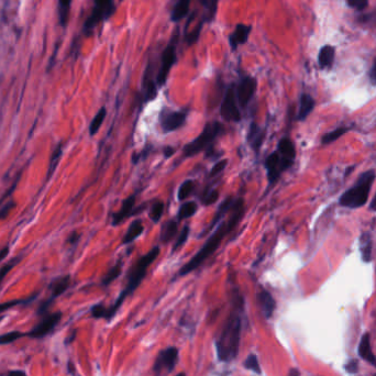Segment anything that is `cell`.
<instances>
[{"label":"cell","instance_id":"obj_25","mask_svg":"<svg viewBox=\"0 0 376 376\" xmlns=\"http://www.w3.org/2000/svg\"><path fill=\"white\" fill-rule=\"evenodd\" d=\"M359 354L367 362L375 363L374 355L372 353V349H371V339H369L368 334H364L363 337L361 338L360 341V346H359Z\"/></svg>","mask_w":376,"mask_h":376},{"label":"cell","instance_id":"obj_8","mask_svg":"<svg viewBox=\"0 0 376 376\" xmlns=\"http://www.w3.org/2000/svg\"><path fill=\"white\" fill-rule=\"evenodd\" d=\"M293 164L294 162L288 161L285 157H283L277 151L271 153L266 159H265V168H266L267 171V180L270 185H273L279 181L283 172L288 170Z\"/></svg>","mask_w":376,"mask_h":376},{"label":"cell","instance_id":"obj_51","mask_svg":"<svg viewBox=\"0 0 376 376\" xmlns=\"http://www.w3.org/2000/svg\"><path fill=\"white\" fill-rule=\"evenodd\" d=\"M369 79H371V82L373 84L376 85V62L374 63L371 71H369Z\"/></svg>","mask_w":376,"mask_h":376},{"label":"cell","instance_id":"obj_3","mask_svg":"<svg viewBox=\"0 0 376 376\" xmlns=\"http://www.w3.org/2000/svg\"><path fill=\"white\" fill-rule=\"evenodd\" d=\"M240 332H241L240 317L233 313L228 319L223 334L217 341V351L221 361H231L237 356L240 347Z\"/></svg>","mask_w":376,"mask_h":376},{"label":"cell","instance_id":"obj_24","mask_svg":"<svg viewBox=\"0 0 376 376\" xmlns=\"http://www.w3.org/2000/svg\"><path fill=\"white\" fill-rule=\"evenodd\" d=\"M334 59H335V47H332L331 45H326L324 46L321 50L319 52L318 55V62H319V66L321 69H328L334 63Z\"/></svg>","mask_w":376,"mask_h":376},{"label":"cell","instance_id":"obj_7","mask_svg":"<svg viewBox=\"0 0 376 376\" xmlns=\"http://www.w3.org/2000/svg\"><path fill=\"white\" fill-rule=\"evenodd\" d=\"M115 11L114 0H94V9H92L87 21L85 22V29L92 30L97 27L98 23L112 17Z\"/></svg>","mask_w":376,"mask_h":376},{"label":"cell","instance_id":"obj_54","mask_svg":"<svg viewBox=\"0 0 376 376\" xmlns=\"http://www.w3.org/2000/svg\"><path fill=\"white\" fill-rule=\"evenodd\" d=\"M8 252H9V249L8 248H5L3 251H0V261H2L3 258L6 257V255L8 254Z\"/></svg>","mask_w":376,"mask_h":376},{"label":"cell","instance_id":"obj_12","mask_svg":"<svg viewBox=\"0 0 376 376\" xmlns=\"http://www.w3.org/2000/svg\"><path fill=\"white\" fill-rule=\"evenodd\" d=\"M161 127L164 132H172L180 129L186 121V114L182 112H169L164 110L159 117Z\"/></svg>","mask_w":376,"mask_h":376},{"label":"cell","instance_id":"obj_53","mask_svg":"<svg viewBox=\"0 0 376 376\" xmlns=\"http://www.w3.org/2000/svg\"><path fill=\"white\" fill-rule=\"evenodd\" d=\"M369 210L376 211V194L373 197V199L371 200V202H369Z\"/></svg>","mask_w":376,"mask_h":376},{"label":"cell","instance_id":"obj_9","mask_svg":"<svg viewBox=\"0 0 376 376\" xmlns=\"http://www.w3.org/2000/svg\"><path fill=\"white\" fill-rule=\"evenodd\" d=\"M220 113L227 121L238 122L241 119V114L238 108L236 89L233 88V86H230L226 91L223 103H221Z\"/></svg>","mask_w":376,"mask_h":376},{"label":"cell","instance_id":"obj_22","mask_svg":"<svg viewBox=\"0 0 376 376\" xmlns=\"http://www.w3.org/2000/svg\"><path fill=\"white\" fill-rule=\"evenodd\" d=\"M144 226L141 223V220H134L133 223L129 226L126 236L122 239L123 244H129L133 242L135 239H138L141 234L143 233Z\"/></svg>","mask_w":376,"mask_h":376},{"label":"cell","instance_id":"obj_28","mask_svg":"<svg viewBox=\"0 0 376 376\" xmlns=\"http://www.w3.org/2000/svg\"><path fill=\"white\" fill-rule=\"evenodd\" d=\"M233 202H234V199L232 198V197H228V198H227L223 203H221V205H220L219 208H218L217 212L214 213V217H213V219H212V221H211L210 227H209V229H208L207 231L211 230L212 228H213V226H214L216 224H217L218 221H219L221 218H223L224 216H225L228 211H230V210H231V208H232V206H233Z\"/></svg>","mask_w":376,"mask_h":376},{"label":"cell","instance_id":"obj_45","mask_svg":"<svg viewBox=\"0 0 376 376\" xmlns=\"http://www.w3.org/2000/svg\"><path fill=\"white\" fill-rule=\"evenodd\" d=\"M91 315L94 318H106L107 308L102 305H96L91 308Z\"/></svg>","mask_w":376,"mask_h":376},{"label":"cell","instance_id":"obj_47","mask_svg":"<svg viewBox=\"0 0 376 376\" xmlns=\"http://www.w3.org/2000/svg\"><path fill=\"white\" fill-rule=\"evenodd\" d=\"M350 7L355 9H364L368 5V0H347Z\"/></svg>","mask_w":376,"mask_h":376},{"label":"cell","instance_id":"obj_50","mask_svg":"<svg viewBox=\"0 0 376 376\" xmlns=\"http://www.w3.org/2000/svg\"><path fill=\"white\" fill-rule=\"evenodd\" d=\"M163 153H164L165 157H171V156L174 155L175 149H174V147H172V146H165L164 150H163Z\"/></svg>","mask_w":376,"mask_h":376},{"label":"cell","instance_id":"obj_15","mask_svg":"<svg viewBox=\"0 0 376 376\" xmlns=\"http://www.w3.org/2000/svg\"><path fill=\"white\" fill-rule=\"evenodd\" d=\"M134 203H135V195H132L130 197H128L127 199L123 200L120 210L117 211L114 214V217H113V226L120 225L123 220L127 219L129 217V216H131V213L133 211Z\"/></svg>","mask_w":376,"mask_h":376},{"label":"cell","instance_id":"obj_17","mask_svg":"<svg viewBox=\"0 0 376 376\" xmlns=\"http://www.w3.org/2000/svg\"><path fill=\"white\" fill-rule=\"evenodd\" d=\"M316 101L313 98L308 95V94H303L300 96V100H299V110H298V115H297V119L299 121L305 120L308 116H309L313 108H315Z\"/></svg>","mask_w":376,"mask_h":376},{"label":"cell","instance_id":"obj_43","mask_svg":"<svg viewBox=\"0 0 376 376\" xmlns=\"http://www.w3.org/2000/svg\"><path fill=\"white\" fill-rule=\"evenodd\" d=\"M227 165H228V159H221V161L217 162L212 166L210 173H209V176L213 177V176L219 175L220 173H223L225 169L227 168Z\"/></svg>","mask_w":376,"mask_h":376},{"label":"cell","instance_id":"obj_29","mask_svg":"<svg viewBox=\"0 0 376 376\" xmlns=\"http://www.w3.org/2000/svg\"><path fill=\"white\" fill-rule=\"evenodd\" d=\"M106 115H107L106 108L104 107L100 108V110L97 113V115L94 117V119H92L90 123V127H89L90 135H95L98 131L100 130V128L104 121V118H106Z\"/></svg>","mask_w":376,"mask_h":376},{"label":"cell","instance_id":"obj_27","mask_svg":"<svg viewBox=\"0 0 376 376\" xmlns=\"http://www.w3.org/2000/svg\"><path fill=\"white\" fill-rule=\"evenodd\" d=\"M177 230H178V226L175 220L168 221V223H165L162 226L161 237H159V239H161V241L163 243H169L170 241H172V239L175 237Z\"/></svg>","mask_w":376,"mask_h":376},{"label":"cell","instance_id":"obj_36","mask_svg":"<svg viewBox=\"0 0 376 376\" xmlns=\"http://www.w3.org/2000/svg\"><path fill=\"white\" fill-rule=\"evenodd\" d=\"M195 189V182L192 180H187L185 181L180 187V190H178V199L180 200H185L193 194Z\"/></svg>","mask_w":376,"mask_h":376},{"label":"cell","instance_id":"obj_31","mask_svg":"<svg viewBox=\"0 0 376 376\" xmlns=\"http://www.w3.org/2000/svg\"><path fill=\"white\" fill-rule=\"evenodd\" d=\"M197 211V203L195 201H188L185 202L181 206L180 210H178V220L182 221L187 218H190Z\"/></svg>","mask_w":376,"mask_h":376},{"label":"cell","instance_id":"obj_19","mask_svg":"<svg viewBox=\"0 0 376 376\" xmlns=\"http://www.w3.org/2000/svg\"><path fill=\"white\" fill-rule=\"evenodd\" d=\"M372 237L368 232H364L360 237V251L363 262L368 263L372 261Z\"/></svg>","mask_w":376,"mask_h":376},{"label":"cell","instance_id":"obj_14","mask_svg":"<svg viewBox=\"0 0 376 376\" xmlns=\"http://www.w3.org/2000/svg\"><path fill=\"white\" fill-rule=\"evenodd\" d=\"M251 30H252V27L248 26V24H243V23L238 24L229 38L230 46L233 51H236L239 45L244 44V43L249 40Z\"/></svg>","mask_w":376,"mask_h":376},{"label":"cell","instance_id":"obj_42","mask_svg":"<svg viewBox=\"0 0 376 376\" xmlns=\"http://www.w3.org/2000/svg\"><path fill=\"white\" fill-rule=\"evenodd\" d=\"M201 28H202V23L200 22L198 24V27H196L194 29L193 32H190L189 34H186V36H185V42H186V44L192 45V44H194L195 42H197V40H198V38H199V33H200Z\"/></svg>","mask_w":376,"mask_h":376},{"label":"cell","instance_id":"obj_4","mask_svg":"<svg viewBox=\"0 0 376 376\" xmlns=\"http://www.w3.org/2000/svg\"><path fill=\"white\" fill-rule=\"evenodd\" d=\"M375 177L376 174L374 171H366L361 174L353 186L341 195L340 199H339V205L351 209L364 206L368 200V195L371 192Z\"/></svg>","mask_w":376,"mask_h":376},{"label":"cell","instance_id":"obj_44","mask_svg":"<svg viewBox=\"0 0 376 376\" xmlns=\"http://www.w3.org/2000/svg\"><path fill=\"white\" fill-rule=\"evenodd\" d=\"M61 155H62V145H59L57 149H55V151L53 152L52 154V158H51V163H50V169H48V173H53L55 168H57V165L60 161L61 158Z\"/></svg>","mask_w":376,"mask_h":376},{"label":"cell","instance_id":"obj_23","mask_svg":"<svg viewBox=\"0 0 376 376\" xmlns=\"http://www.w3.org/2000/svg\"><path fill=\"white\" fill-rule=\"evenodd\" d=\"M70 283H71V277L69 275L59 277L58 280H55L53 283H51V285H50V289L52 292L51 300L63 294L66 289L69 288Z\"/></svg>","mask_w":376,"mask_h":376},{"label":"cell","instance_id":"obj_18","mask_svg":"<svg viewBox=\"0 0 376 376\" xmlns=\"http://www.w3.org/2000/svg\"><path fill=\"white\" fill-rule=\"evenodd\" d=\"M248 140H249V143H250L252 149H253L256 152L260 150V147H261V145L263 143V140H264V131L256 125L255 122L251 123Z\"/></svg>","mask_w":376,"mask_h":376},{"label":"cell","instance_id":"obj_49","mask_svg":"<svg viewBox=\"0 0 376 376\" xmlns=\"http://www.w3.org/2000/svg\"><path fill=\"white\" fill-rule=\"evenodd\" d=\"M22 303V300H14V301H10V303H5V304H0V312L2 311H5L6 309H9V308L14 307L15 305H18Z\"/></svg>","mask_w":376,"mask_h":376},{"label":"cell","instance_id":"obj_46","mask_svg":"<svg viewBox=\"0 0 376 376\" xmlns=\"http://www.w3.org/2000/svg\"><path fill=\"white\" fill-rule=\"evenodd\" d=\"M15 205H16V202L14 200H11L7 203V205H5L0 208V220H4L8 217V214L12 210V208L15 207Z\"/></svg>","mask_w":376,"mask_h":376},{"label":"cell","instance_id":"obj_40","mask_svg":"<svg viewBox=\"0 0 376 376\" xmlns=\"http://www.w3.org/2000/svg\"><path fill=\"white\" fill-rule=\"evenodd\" d=\"M188 236H189V227L188 226H185L183 228V230L180 233V237L177 238L176 242L173 245V252H176L177 250H180L182 248V246L185 243H186L187 239H188Z\"/></svg>","mask_w":376,"mask_h":376},{"label":"cell","instance_id":"obj_2","mask_svg":"<svg viewBox=\"0 0 376 376\" xmlns=\"http://www.w3.org/2000/svg\"><path fill=\"white\" fill-rule=\"evenodd\" d=\"M158 254H159V248H158V246H155V248H153L149 252V253H146L145 255L141 256L139 258V261L133 265L130 271H129L128 283H127V286L125 288V291L121 293V295L119 296V298L117 299V301L114 304V306L108 308V309H107L106 319H108V320L112 319L115 316V313L117 312V310L119 309V307L122 305L123 301H125V299L127 298V296L131 295L135 291V289L139 287V285L141 284V282L143 281V279L146 275V272H147V270H149V266L154 261L156 260V257L158 256Z\"/></svg>","mask_w":376,"mask_h":376},{"label":"cell","instance_id":"obj_55","mask_svg":"<svg viewBox=\"0 0 376 376\" xmlns=\"http://www.w3.org/2000/svg\"><path fill=\"white\" fill-rule=\"evenodd\" d=\"M300 375V373H299V371H298V369H296V368H292L291 369V371H289V373H288V375L287 376H299Z\"/></svg>","mask_w":376,"mask_h":376},{"label":"cell","instance_id":"obj_41","mask_svg":"<svg viewBox=\"0 0 376 376\" xmlns=\"http://www.w3.org/2000/svg\"><path fill=\"white\" fill-rule=\"evenodd\" d=\"M18 262H19V257H14V258H11V260L7 264H5L2 268H0V285H2V283L5 280V277L7 276L10 271L16 266V264Z\"/></svg>","mask_w":376,"mask_h":376},{"label":"cell","instance_id":"obj_32","mask_svg":"<svg viewBox=\"0 0 376 376\" xmlns=\"http://www.w3.org/2000/svg\"><path fill=\"white\" fill-rule=\"evenodd\" d=\"M157 95V87L156 84L154 83L152 79L149 78V76H144V99L146 101H151Z\"/></svg>","mask_w":376,"mask_h":376},{"label":"cell","instance_id":"obj_37","mask_svg":"<svg viewBox=\"0 0 376 376\" xmlns=\"http://www.w3.org/2000/svg\"><path fill=\"white\" fill-rule=\"evenodd\" d=\"M23 336H27V334H23V332H20V331H11V332H8V334L2 335L0 336V346L14 342L18 340V339L22 338Z\"/></svg>","mask_w":376,"mask_h":376},{"label":"cell","instance_id":"obj_16","mask_svg":"<svg viewBox=\"0 0 376 376\" xmlns=\"http://www.w3.org/2000/svg\"><path fill=\"white\" fill-rule=\"evenodd\" d=\"M257 301L265 317L270 318L273 315L275 307H276V303L273 298V296L271 295L267 291H264V289H262V291L257 294Z\"/></svg>","mask_w":376,"mask_h":376},{"label":"cell","instance_id":"obj_35","mask_svg":"<svg viewBox=\"0 0 376 376\" xmlns=\"http://www.w3.org/2000/svg\"><path fill=\"white\" fill-rule=\"evenodd\" d=\"M163 211H164V203L159 200L154 201L150 209V213H149L150 219L153 221L154 224H157L162 218Z\"/></svg>","mask_w":376,"mask_h":376},{"label":"cell","instance_id":"obj_21","mask_svg":"<svg viewBox=\"0 0 376 376\" xmlns=\"http://www.w3.org/2000/svg\"><path fill=\"white\" fill-rule=\"evenodd\" d=\"M192 0H178L171 12V20L173 22H178L188 15L189 7Z\"/></svg>","mask_w":376,"mask_h":376},{"label":"cell","instance_id":"obj_26","mask_svg":"<svg viewBox=\"0 0 376 376\" xmlns=\"http://www.w3.org/2000/svg\"><path fill=\"white\" fill-rule=\"evenodd\" d=\"M205 14H203V20L207 23H210L214 20L218 10V0H199Z\"/></svg>","mask_w":376,"mask_h":376},{"label":"cell","instance_id":"obj_20","mask_svg":"<svg viewBox=\"0 0 376 376\" xmlns=\"http://www.w3.org/2000/svg\"><path fill=\"white\" fill-rule=\"evenodd\" d=\"M277 152H279L283 157L291 162L295 161L296 150L293 141L289 138H283L280 140L279 145H277Z\"/></svg>","mask_w":376,"mask_h":376},{"label":"cell","instance_id":"obj_11","mask_svg":"<svg viewBox=\"0 0 376 376\" xmlns=\"http://www.w3.org/2000/svg\"><path fill=\"white\" fill-rule=\"evenodd\" d=\"M61 318H62V312L51 313V315L43 318L32 330L28 332L27 336L30 338H34V339H41V338L46 337L48 334H51L55 327L58 326Z\"/></svg>","mask_w":376,"mask_h":376},{"label":"cell","instance_id":"obj_10","mask_svg":"<svg viewBox=\"0 0 376 376\" xmlns=\"http://www.w3.org/2000/svg\"><path fill=\"white\" fill-rule=\"evenodd\" d=\"M257 87V82L254 77L246 76L241 79V82L239 83L236 95H237V100L238 103L242 108H246L249 102L253 98Z\"/></svg>","mask_w":376,"mask_h":376},{"label":"cell","instance_id":"obj_30","mask_svg":"<svg viewBox=\"0 0 376 376\" xmlns=\"http://www.w3.org/2000/svg\"><path fill=\"white\" fill-rule=\"evenodd\" d=\"M350 130H351L350 127H341V128H338V129H336V130L331 131L329 133H326L321 139V143L323 144H329V143L335 142V141H337L338 139H340L342 135H344Z\"/></svg>","mask_w":376,"mask_h":376},{"label":"cell","instance_id":"obj_52","mask_svg":"<svg viewBox=\"0 0 376 376\" xmlns=\"http://www.w3.org/2000/svg\"><path fill=\"white\" fill-rule=\"evenodd\" d=\"M8 376H28L23 371H10L8 373Z\"/></svg>","mask_w":376,"mask_h":376},{"label":"cell","instance_id":"obj_5","mask_svg":"<svg viewBox=\"0 0 376 376\" xmlns=\"http://www.w3.org/2000/svg\"><path fill=\"white\" fill-rule=\"evenodd\" d=\"M223 131L224 126L219 121L208 122L205 128H203L202 132L199 134V137L184 146L183 154L188 157L196 155V154L207 149L218 138V135L223 133Z\"/></svg>","mask_w":376,"mask_h":376},{"label":"cell","instance_id":"obj_48","mask_svg":"<svg viewBox=\"0 0 376 376\" xmlns=\"http://www.w3.org/2000/svg\"><path fill=\"white\" fill-rule=\"evenodd\" d=\"M346 369H347V372L350 374L356 373L357 371H359V362H357L356 360H351L346 365Z\"/></svg>","mask_w":376,"mask_h":376},{"label":"cell","instance_id":"obj_39","mask_svg":"<svg viewBox=\"0 0 376 376\" xmlns=\"http://www.w3.org/2000/svg\"><path fill=\"white\" fill-rule=\"evenodd\" d=\"M244 366L255 373H258V374L261 373L260 363H258L257 356L255 354H250L248 357H246V360L244 362Z\"/></svg>","mask_w":376,"mask_h":376},{"label":"cell","instance_id":"obj_38","mask_svg":"<svg viewBox=\"0 0 376 376\" xmlns=\"http://www.w3.org/2000/svg\"><path fill=\"white\" fill-rule=\"evenodd\" d=\"M218 197H219V192L217 189L212 188L210 190H207V192H205V194H203L201 197V201L203 205L210 206L218 200Z\"/></svg>","mask_w":376,"mask_h":376},{"label":"cell","instance_id":"obj_1","mask_svg":"<svg viewBox=\"0 0 376 376\" xmlns=\"http://www.w3.org/2000/svg\"><path fill=\"white\" fill-rule=\"evenodd\" d=\"M231 216L225 223H221L220 226L212 233V236L207 240V242L202 245L200 251L197 253L192 260L186 263L181 268L178 275L184 276L190 272H193L196 268H198L200 265L208 260L209 256H211L216 251L218 250L223 240L229 234L234 228L237 227L239 221L242 219L244 213V200L241 197L234 199L233 206L231 208Z\"/></svg>","mask_w":376,"mask_h":376},{"label":"cell","instance_id":"obj_56","mask_svg":"<svg viewBox=\"0 0 376 376\" xmlns=\"http://www.w3.org/2000/svg\"><path fill=\"white\" fill-rule=\"evenodd\" d=\"M176 376H186V374H185V373H181V374H178V375H176Z\"/></svg>","mask_w":376,"mask_h":376},{"label":"cell","instance_id":"obj_13","mask_svg":"<svg viewBox=\"0 0 376 376\" xmlns=\"http://www.w3.org/2000/svg\"><path fill=\"white\" fill-rule=\"evenodd\" d=\"M178 350L176 348H168L166 350L161 351V353L157 356V360L154 364V371L158 373L162 369H173L177 362Z\"/></svg>","mask_w":376,"mask_h":376},{"label":"cell","instance_id":"obj_34","mask_svg":"<svg viewBox=\"0 0 376 376\" xmlns=\"http://www.w3.org/2000/svg\"><path fill=\"white\" fill-rule=\"evenodd\" d=\"M73 0H60L59 2V14H60V19L62 24H66L67 20H69L70 16V10L72 6Z\"/></svg>","mask_w":376,"mask_h":376},{"label":"cell","instance_id":"obj_6","mask_svg":"<svg viewBox=\"0 0 376 376\" xmlns=\"http://www.w3.org/2000/svg\"><path fill=\"white\" fill-rule=\"evenodd\" d=\"M176 45H177V35H175L173 39L171 40L169 45L164 48L162 53V59H161V67L157 73L156 77V84L158 86L165 85L166 81H168L169 74L172 70V67L174 66L177 60L176 55Z\"/></svg>","mask_w":376,"mask_h":376},{"label":"cell","instance_id":"obj_33","mask_svg":"<svg viewBox=\"0 0 376 376\" xmlns=\"http://www.w3.org/2000/svg\"><path fill=\"white\" fill-rule=\"evenodd\" d=\"M121 272H122V263L118 262L115 265V266H113L109 270V272L106 275H104V277L101 281V284L103 286H108L109 284H112L116 279H118V277L120 276Z\"/></svg>","mask_w":376,"mask_h":376}]
</instances>
